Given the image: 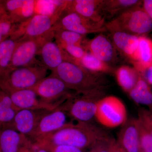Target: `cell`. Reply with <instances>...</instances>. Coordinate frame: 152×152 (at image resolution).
<instances>
[{
  "instance_id": "34",
  "label": "cell",
  "mask_w": 152,
  "mask_h": 152,
  "mask_svg": "<svg viewBox=\"0 0 152 152\" xmlns=\"http://www.w3.org/2000/svg\"><path fill=\"white\" fill-rule=\"evenodd\" d=\"M26 0H6L2 1L5 10L8 14L13 12L21 7L26 3Z\"/></svg>"
},
{
  "instance_id": "26",
  "label": "cell",
  "mask_w": 152,
  "mask_h": 152,
  "mask_svg": "<svg viewBox=\"0 0 152 152\" xmlns=\"http://www.w3.org/2000/svg\"><path fill=\"white\" fill-rule=\"evenodd\" d=\"M53 31L55 42L60 47L66 45H75L84 48L88 39L86 36L68 30L58 29Z\"/></svg>"
},
{
  "instance_id": "13",
  "label": "cell",
  "mask_w": 152,
  "mask_h": 152,
  "mask_svg": "<svg viewBox=\"0 0 152 152\" xmlns=\"http://www.w3.org/2000/svg\"><path fill=\"white\" fill-rule=\"evenodd\" d=\"M19 110H46L53 111L60 105L47 103L40 99L33 89L12 91L7 93Z\"/></svg>"
},
{
  "instance_id": "42",
  "label": "cell",
  "mask_w": 152,
  "mask_h": 152,
  "mask_svg": "<svg viewBox=\"0 0 152 152\" xmlns=\"http://www.w3.org/2000/svg\"><path fill=\"white\" fill-rule=\"evenodd\" d=\"M149 110L151 111V112L152 113V105L151 106H150V107H149L148 108Z\"/></svg>"
},
{
  "instance_id": "17",
  "label": "cell",
  "mask_w": 152,
  "mask_h": 152,
  "mask_svg": "<svg viewBox=\"0 0 152 152\" xmlns=\"http://www.w3.org/2000/svg\"><path fill=\"white\" fill-rule=\"evenodd\" d=\"M110 39L119 52L132 65L135 62L140 37L121 31H113Z\"/></svg>"
},
{
  "instance_id": "12",
  "label": "cell",
  "mask_w": 152,
  "mask_h": 152,
  "mask_svg": "<svg viewBox=\"0 0 152 152\" xmlns=\"http://www.w3.org/2000/svg\"><path fill=\"white\" fill-rule=\"evenodd\" d=\"M68 117L59 107L48 112L41 118L35 130L28 138L34 142L56 132L71 122L68 121Z\"/></svg>"
},
{
  "instance_id": "31",
  "label": "cell",
  "mask_w": 152,
  "mask_h": 152,
  "mask_svg": "<svg viewBox=\"0 0 152 152\" xmlns=\"http://www.w3.org/2000/svg\"><path fill=\"white\" fill-rule=\"evenodd\" d=\"M60 47L69 56L76 61L79 65H80V61L83 58L87 52L84 48L81 46L66 45Z\"/></svg>"
},
{
  "instance_id": "35",
  "label": "cell",
  "mask_w": 152,
  "mask_h": 152,
  "mask_svg": "<svg viewBox=\"0 0 152 152\" xmlns=\"http://www.w3.org/2000/svg\"><path fill=\"white\" fill-rule=\"evenodd\" d=\"M45 148L50 152H83L80 149L67 145L53 146Z\"/></svg>"
},
{
  "instance_id": "25",
  "label": "cell",
  "mask_w": 152,
  "mask_h": 152,
  "mask_svg": "<svg viewBox=\"0 0 152 152\" xmlns=\"http://www.w3.org/2000/svg\"><path fill=\"white\" fill-rule=\"evenodd\" d=\"M18 42L9 38L0 43V78L10 74V65Z\"/></svg>"
},
{
  "instance_id": "28",
  "label": "cell",
  "mask_w": 152,
  "mask_h": 152,
  "mask_svg": "<svg viewBox=\"0 0 152 152\" xmlns=\"http://www.w3.org/2000/svg\"><path fill=\"white\" fill-rule=\"evenodd\" d=\"M37 4L35 0H26L21 7L13 12L7 13L10 20L15 24L26 20L35 15Z\"/></svg>"
},
{
  "instance_id": "1",
  "label": "cell",
  "mask_w": 152,
  "mask_h": 152,
  "mask_svg": "<svg viewBox=\"0 0 152 152\" xmlns=\"http://www.w3.org/2000/svg\"><path fill=\"white\" fill-rule=\"evenodd\" d=\"M110 137L102 128L92 123H69L64 127L33 142L38 148L67 145L83 150Z\"/></svg>"
},
{
  "instance_id": "6",
  "label": "cell",
  "mask_w": 152,
  "mask_h": 152,
  "mask_svg": "<svg viewBox=\"0 0 152 152\" xmlns=\"http://www.w3.org/2000/svg\"><path fill=\"white\" fill-rule=\"evenodd\" d=\"M48 70L40 62L18 68L0 78V90L5 92L33 89L47 77Z\"/></svg>"
},
{
  "instance_id": "10",
  "label": "cell",
  "mask_w": 152,
  "mask_h": 152,
  "mask_svg": "<svg viewBox=\"0 0 152 152\" xmlns=\"http://www.w3.org/2000/svg\"><path fill=\"white\" fill-rule=\"evenodd\" d=\"M33 89L42 101L59 105L72 93L61 79L52 73L42 80Z\"/></svg>"
},
{
  "instance_id": "20",
  "label": "cell",
  "mask_w": 152,
  "mask_h": 152,
  "mask_svg": "<svg viewBox=\"0 0 152 152\" xmlns=\"http://www.w3.org/2000/svg\"><path fill=\"white\" fill-rule=\"evenodd\" d=\"M142 4V1L139 0H102L101 12L105 20H112L128 9Z\"/></svg>"
},
{
  "instance_id": "33",
  "label": "cell",
  "mask_w": 152,
  "mask_h": 152,
  "mask_svg": "<svg viewBox=\"0 0 152 152\" xmlns=\"http://www.w3.org/2000/svg\"><path fill=\"white\" fill-rule=\"evenodd\" d=\"M111 136L96 142L91 148L90 152H110L111 145L114 140Z\"/></svg>"
},
{
  "instance_id": "15",
  "label": "cell",
  "mask_w": 152,
  "mask_h": 152,
  "mask_svg": "<svg viewBox=\"0 0 152 152\" xmlns=\"http://www.w3.org/2000/svg\"><path fill=\"white\" fill-rule=\"evenodd\" d=\"M50 111L23 109L17 113L10 129L28 138L34 132L42 117Z\"/></svg>"
},
{
  "instance_id": "41",
  "label": "cell",
  "mask_w": 152,
  "mask_h": 152,
  "mask_svg": "<svg viewBox=\"0 0 152 152\" xmlns=\"http://www.w3.org/2000/svg\"><path fill=\"white\" fill-rule=\"evenodd\" d=\"M5 11V10L4 8L3 7L2 3V1H0V14Z\"/></svg>"
},
{
  "instance_id": "3",
  "label": "cell",
  "mask_w": 152,
  "mask_h": 152,
  "mask_svg": "<svg viewBox=\"0 0 152 152\" xmlns=\"http://www.w3.org/2000/svg\"><path fill=\"white\" fill-rule=\"evenodd\" d=\"M107 87L72 93L59 107L76 122L93 123L97 103L105 96Z\"/></svg>"
},
{
  "instance_id": "11",
  "label": "cell",
  "mask_w": 152,
  "mask_h": 152,
  "mask_svg": "<svg viewBox=\"0 0 152 152\" xmlns=\"http://www.w3.org/2000/svg\"><path fill=\"white\" fill-rule=\"evenodd\" d=\"M84 48L87 52L103 62L112 66L118 61V54L110 38L100 33L91 39H87Z\"/></svg>"
},
{
  "instance_id": "22",
  "label": "cell",
  "mask_w": 152,
  "mask_h": 152,
  "mask_svg": "<svg viewBox=\"0 0 152 152\" xmlns=\"http://www.w3.org/2000/svg\"><path fill=\"white\" fill-rule=\"evenodd\" d=\"M114 73L118 84L127 94L137 84L140 75L135 68L127 65L121 66Z\"/></svg>"
},
{
  "instance_id": "18",
  "label": "cell",
  "mask_w": 152,
  "mask_h": 152,
  "mask_svg": "<svg viewBox=\"0 0 152 152\" xmlns=\"http://www.w3.org/2000/svg\"><path fill=\"white\" fill-rule=\"evenodd\" d=\"M117 141L127 152H140L137 118H131L121 126Z\"/></svg>"
},
{
  "instance_id": "23",
  "label": "cell",
  "mask_w": 152,
  "mask_h": 152,
  "mask_svg": "<svg viewBox=\"0 0 152 152\" xmlns=\"http://www.w3.org/2000/svg\"><path fill=\"white\" fill-rule=\"evenodd\" d=\"M19 110L10 96L0 90V129L10 128Z\"/></svg>"
},
{
  "instance_id": "19",
  "label": "cell",
  "mask_w": 152,
  "mask_h": 152,
  "mask_svg": "<svg viewBox=\"0 0 152 152\" xmlns=\"http://www.w3.org/2000/svg\"><path fill=\"white\" fill-rule=\"evenodd\" d=\"M30 140L26 136L13 129H0V151L1 152H19Z\"/></svg>"
},
{
  "instance_id": "38",
  "label": "cell",
  "mask_w": 152,
  "mask_h": 152,
  "mask_svg": "<svg viewBox=\"0 0 152 152\" xmlns=\"http://www.w3.org/2000/svg\"><path fill=\"white\" fill-rule=\"evenodd\" d=\"M142 7L152 19V0L142 1Z\"/></svg>"
},
{
  "instance_id": "37",
  "label": "cell",
  "mask_w": 152,
  "mask_h": 152,
  "mask_svg": "<svg viewBox=\"0 0 152 152\" xmlns=\"http://www.w3.org/2000/svg\"><path fill=\"white\" fill-rule=\"evenodd\" d=\"M36 148L31 140L21 148L19 152H36Z\"/></svg>"
},
{
  "instance_id": "36",
  "label": "cell",
  "mask_w": 152,
  "mask_h": 152,
  "mask_svg": "<svg viewBox=\"0 0 152 152\" xmlns=\"http://www.w3.org/2000/svg\"><path fill=\"white\" fill-rule=\"evenodd\" d=\"M140 74L152 88V65Z\"/></svg>"
},
{
  "instance_id": "7",
  "label": "cell",
  "mask_w": 152,
  "mask_h": 152,
  "mask_svg": "<svg viewBox=\"0 0 152 152\" xmlns=\"http://www.w3.org/2000/svg\"><path fill=\"white\" fill-rule=\"evenodd\" d=\"M95 119L107 128L121 126L128 119L126 108L119 98L105 96L97 103Z\"/></svg>"
},
{
  "instance_id": "21",
  "label": "cell",
  "mask_w": 152,
  "mask_h": 152,
  "mask_svg": "<svg viewBox=\"0 0 152 152\" xmlns=\"http://www.w3.org/2000/svg\"><path fill=\"white\" fill-rule=\"evenodd\" d=\"M133 65L140 73L152 65V39L147 36L139 38L137 57Z\"/></svg>"
},
{
  "instance_id": "24",
  "label": "cell",
  "mask_w": 152,
  "mask_h": 152,
  "mask_svg": "<svg viewBox=\"0 0 152 152\" xmlns=\"http://www.w3.org/2000/svg\"><path fill=\"white\" fill-rule=\"evenodd\" d=\"M128 94L136 104L148 107L152 105V88L141 75L137 84Z\"/></svg>"
},
{
  "instance_id": "5",
  "label": "cell",
  "mask_w": 152,
  "mask_h": 152,
  "mask_svg": "<svg viewBox=\"0 0 152 152\" xmlns=\"http://www.w3.org/2000/svg\"><path fill=\"white\" fill-rule=\"evenodd\" d=\"M67 3V1H65L53 15L36 14L26 20L16 25L10 38L21 40L42 37L53 31V26L64 12Z\"/></svg>"
},
{
  "instance_id": "4",
  "label": "cell",
  "mask_w": 152,
  "mask_h": 152,
  "mask_svg": "<svg viewBox=\"0 0 152 152\" xmlns=\"http://www.w3.org/2000/svg\"><path fill=\"white\" fill-rule=\"evenodd\" d=\"M107 31H121L141 37L152 31V19L142 7L135 6L106 23Z\"/></svg>"
},
{
  "instance_id": "32",
  "label": "cell",
  "mask_w": 152,
  "mask_h": 152,
  "mask_svg": "<svg viewBox=\"0 0 152 152\" xmlns=\"http://www.w3.org/2000/svg\"><path fill=\"white\" fill-rule=\"evenodd\" d=\"M137 118L152 135V113L151 111L144 107L140 108Z\"/></svg>"
},
{
  "instance_id": "29",
  "label": "cell",
  "mask_w": 152,
  "mask_h": 152,
  "mask_svg": "<svg viewBox=\"0 0 152 152\" xmlns=\"http://www.w3.org/2000/svg\"><path fill=\"white\" fill-rule=\"evenodd\" d=\"M137 119L140 152H152V135Z\"/></svg>"
},
{
  "instance_id": "40",
  "label": "cell",
  "mask_w": 152,
  "mask_h": 152,
  "mask_svg": "<svg viewBox=\"0 0 152 152\" xmlns=\"http://www.w3.org/2000/svg\"><path fill=\"white\" fill-rule=\"evenodd\" d=\"M36 147V146H35ZM36 152H50L46 149L43 148H37L36 147Z\"/></svg>"
},
{
  "instance_id": "30",
  "label": "cell",
  "mask_w": 152,
  "mask_h": 152,
  "mask_svg": "<svg viewBox=\"0 0 152 152\" xmlns=\"http://www.w3.org/2000/svg\"><path fill=\"white\" fill-rule=\"evenodd\" d=\"M15 25L11 21L6 11L0 14V43L10 37Z\"/></svg>"
},
{
  "instance_id": "8",
  "label": "cell",
  "mask_w": 152,
  "mask_h": 152,
  "mask_svg": "<svg viewBox=\"0 0 152 152\" xmlns=\"http://www.w3.org/2000/svg\"><path fill=\"white\" fill-rule=\"evenodd\" d=\"M54 31L42 37L18 40L14 52L9 69L10 73L14 70L32 66L40 62L36 59L41 48L48 41L54 39Z\"/></svg>"
},
{
  "instance_id": "27",
  "label": "cell",
  "mask_w": 152,
  "mask_h": 152,
  "mask_svg": "<svg viewBox=\"0 0 152 152\" xmlns=\"http://www.w3.org/2000/svg\"><path fill=\"white\" fill-rule=\"evenodd\" d=\"M80 65L88 70L99 73H113L115 71L113 66L101 61L88 52L80 61Z\"/></svg>"
},
{
  "instance_id": "16",
  "label": "cell",
  "mask_w": 152,
  "mask_h": 152,
  "mask_svg": "<svg viewBox=\"0 0 152 152\" xmlns=\"http://www.w3.org/2000/svg\"><path fill=\"white\" fill-rule=\"evenodd\" d=\"M102 0L68 1L64 12H73L93 21H105L101 12Z\"/></svg>"
},
{
  "instance_id": "2",
  "label": "cell",
  "mask_w": 152,
  "mask_h": 152,
  "mask_svg": "<svg viewBox=\"0 0 152 152\" xmlns=\"http://www.w3.org/2000/svg\"><path fill=\"white\" fill-rule=\"evenodd\" d=\"M51 73L61 79L69 89L76 92L107 86L104 74L91 72L71 62H63Z\"/></svg>"
},
{
  "instance_id": "9",
  "label": "cell",
  "mask_w": 152,
  "mask_h": 152,
  "mask_svg": "<svg viewBox=\"0 0 152 152\" xmlns=\"http://www.w3.org/2000/svg\"><path fill=\"white\" fill-rule=\"evenodd\" d=\"M106 23L105 21H93L73 12H64L54 25L53 30H68L86 36L88 34L107 31Z\"/></svg>"
},
{
  "instance_id": "39",
  "label": "cell",
  "mask_w": 152,
  "mask_h": 152,
  "mask_svg": "<svg viewBox=\"0 0 152 152\" xmlns=\"http://www.w3.org/2000/svg\"><path fill=\"white\" fill-rule=\"evenodd\" d=\"M110 152H127L118 143L116 140L114 139L110 149Z\"/></svg>"
},
{
  "instance_id": "14",
  "label": "cell",
  "mask_w": 152,
  "mask_h": 152,
  "mask_svg": "<svg viewBox=\"0 0 152 152\" xmlns=\"http://www.w3.org/2000/svg\"><path fill=\"white\" fill-rule=\"evenodd\" d=\"M38 56H40L41 64L51 72L55 71L64 61L78 64L56 42L52 40L48 41L44 44Z\"/></svg>"
},
{
  "instance_id": "43",
  "label": "cell",
  "mask_w": 152,
  "mask_h": 152,
  "mask_svg": "<svg viewBox=\"0 0 152 152\" xmlns=\"http://www.w3.org/2000/svg\"><path fill=\"white\" fill-rule=\"evenodd\" d=\"M0 152H1V151H0Z\"/></svg>"
}]
</instances>
